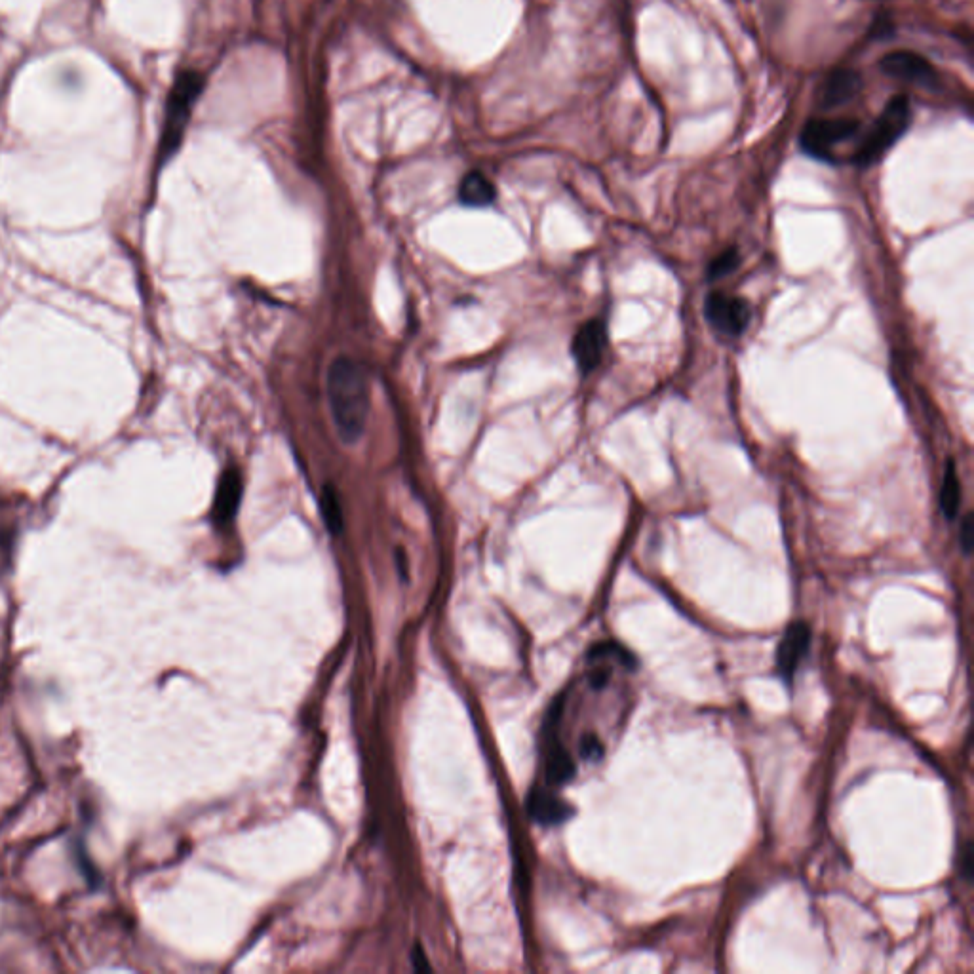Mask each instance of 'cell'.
<instances>
[{"mask_svg":"<svg viewBox=\"0 0 974 974\" xmlns=\"http://www.w3.org/2000/svg\"><path fill=\"white\" fill-rule=\"evenodd\" d=\"M328 400L333 423L341 440L356 442L368 425L370 417V377L366 368L349 356L333 360L328 377Z\"/></svg>","mask_w":974,"mask_h":974,"instance_id":"1","label":"cell"},{"mask_svg":"<svg viewBox=\"0 0 974 974\" xmlns=\"http://www.w3.org/2000/svg\"><path fill=\"white\" fill-rule=\"evenodd\" d=\"M912 122V105L908 96H895L891 99L868 132L858 139L853 162L860 168H870L881 160L885 153L906 134Z\"/></svg>","mask_w":974,"mask_h":974,"instance_id":"2","label":"cell"},{"mask_svg":"<svg viewBox=\"0 0 974 974\" xmlns=\"http://www.w3.org/2000/svg\"><path fill=\"white\" fill-rule=\"evenodd\" d=\"M202 88H204V77L200 73L183 71L177 75L168 96L166 118L160 134V149H158L160 160H168L179 149L185 128L193 115L196 99L202 94Z\"/></svg>","mask_w":974,"mask_h":974,"instance_id":"3","label":"cell"},{"mask_svg":"<svg viewBox=\"0 0 974 974\" xmlns=\"http://www.w3.org/2000/svg\"><path fill=\"white\" fill-rule=\"evenodd\" d=\"M860 134L862 124L858 118H813L803 126L799 145L805 155L824 162H838L839 147Z\"/></svg>","mask_w":974,"mask_h":974,"instance_id":"4","label":"cell"},{"mask_svg":"<svg viewBox=\"0 0 974 974\" xmlns=\"http://www.w3.org/2000/svg\"><path fill=\"white\" fill-rule=\"evenodd\" d=\"M704 312L708 322L727 337L742 335L752 320L750 305L741 297L727 293H710L704 303Z\"/></svg>","mask_w":974,"mask_h":974,"instance_id":"5","label":"cell"},{"mask_svg":"<svg viewBox=\"0 0 974 974\" xmlns=\"http://www.w3.org/2000/svg\"><path fill=\"white\" fill-rule=\"evenodd\" d=\"M879 69L887 77L897 78V80L908 82V84L925 86V88L936 86L940 80L935 65L929 59L919 56L916 52H910V50H897V52L885 54L883 58L879 59Z\"/></svg>","mask_w":974,"mask_h":974,"instance_id":"6","label":"cell"},{"mask_svg":"<svg viewBox=\"0 0 974 974\" xmlns=\"http://www.w3.org/2000/svg\"><path fill=\"white\" fill-rule=\"evenodd\" d=\"M607 345V330L602 320H590L573 339V358L583 373L596 370L604 358Z\"/></svg>","mask_w":974,"mask_h":974,"instance_id":"7","label":"cell"},{"mask_svg":"<svg viewBox=\"0 0 974 974\" xmlns=\"http://www.w3.org/2000/svg\"><path fill=\"white\" fill-rule=\"evenodd\" d=\"M809 645H811L809 624L801 623V621L790 624L786 634L780 640L779 649H777V668H779L780 676L786 682L790 683L794 680L799 663L803 661V657L809 651Z\"/></svg>","mask_w":974,"mask_h":974,"instance_id":"8","label":"cell"},{"mask_svg":"<svg viewBox=\"0 0 974 974\" xmlns=\"http://www.w3.org/2000/svg\"><path fill=\"white\" fill-rule=\"evenodd\" d=\"M242 493H244V480L240 470L236 467L227 468L221 474L215 489L212 518L217 526H227L229 522H233L242 503Z\"/></svg>","mask_w":974,"mask_h":974,"instance_id":"9","label":"cell"},{"mask_svg":"<svg viewBox=\"0 0 974 974\" xmlns=\"http://www.w3.org/2000/svg\"><path fill=\"white\" fill-rule=\"evenodd\" d=\"M862 88V78L855 69L841 67L832 71V75L822 86V107L834 109L843 103H849L858 96Z\"/></svg>","mask_w":974,"mask_h":974,"instance_id":"10","label":"cell"},{"mask_svg":"<svg viewBox=\"0 0 974 974\" xmlns=\"http://www.w3.org/2000/svg\"><path fill=\"white\" fill-rule=\"evenodd\" d=\"M459 200L470 208H484L495 200V187L480 172H470L459 185Z\"/></svg>","mask_w":974,"mask_h":974,"instance_id":"11","label":"cell"},{"mask_svg":"<svg viewBox=\"0 0 974 974\" xmlns=\"http://www.w3.org/2000/svg\"><path fill=\"white\" fill-rule=\"evenodd\" d=\"M531 815L541 824H558V822H564L571 815V811L564 801L543 794V792H537L531 798Z\"/></svg>","mask_w":974,"mask_h":974,"instance_id":"12","label":"cell"},{"mask_svg":"<svg viewBox=\"0 0 974 974\" xmlns=\"http://www.w3.org/2000/svg\"><path fill=\"white\" fill-rule=\"evenodd\" d=\"M961 505V482L955 470L954 461L948 463L942 486H940V510L948 520H954Z\"/></svg>","mask_w":974,"mask_h":974,"instance_id":"13","label":"cell"},{"mask_svg":"<svg viewBox=\"0 0 974 974\" xmlns=\"http://www.w3.org/2000/svg\"><path fill=\"white\" fill-rule=\"evenodd\" d=\"M320 512L324 518V524L332 531L333 535H339L343 529V510H341V499L335 487H322L320 495Z\"/></svg>","mask_w":974,"mask_h":974,"instance_id":"14","label":"cell"},{"mask_svg":"<svg viewBox=\"0 0 974 974\" xmlns=\"http://www.w3.org/2000/svg\"><path fill=\"white\" fill-rule=\"evenodd\" d=\"M573 775H575V763L571 760V756L562 748H556L548 761V777L554 784H564Z\"/></svg>","mask_w":974,"mask_h":974,"instance_id":"15","label":"cell"},{"mask_svg":"<svg viewBox=\"0 0 974 974\" xmlns=\"http://www.w3.org/2000/svg\"><path fill=\"white\" fill-rule=\"evenodd\" d=\"M739 259H741V257H739V252H737L735 248H733V250H727V252H725V254H721L720 257H716V259L710 263V271H708L710 278H712V280H718V278H721V276H725V274L735 271V269H737V265H739Z\"/></svg>","mask_w":974,"mask_h":974,"instance_id":"16","label":"cell"},{"mask_svg":"<svg viewBox=\"0 0 974 974\" xmlns=\"http://www.w3.org/2000/svg\"><path fill=\"white\" fill-rule=\"evenodd\" d=\"M581 756L588 761L600 760L604 756V744L596 735H586L581 741Z\"/></svg>","mask_w":974,"mask_h":974,"instance_id":"17","label":"cell"},{"mask_svg":"<svg viewBox=\"0 0 974 974\" xmlns=\"http://www.w3.org/2000/svg\"><path fill=\"white\" fill-rule=\"evenodd\" d=\"M959 541H961V546L965 550V554L971 552L973 548V514H967L963 524H961V535H959Z\"/></svg>","mask_w":974,"mask_h":974,"instance_id":"18","label":"cell"},{"mask_svg":"<svg viewBox=\"0 0 974 974\" xmlns=\"http://www.w3.org/2000/svg\"><path fill=\"white\" fill-rule=\"evenodd\" d=\"M411 961H413V967H415L417 971H430V965H429V961H427V955H425V952H423V948H421V946H417V948L413 950V955H411Z\"/></svg>","mask_w":974,"mask_h":974,"instance_id":"19","label":"cell"},{"mask_svg":"<svg viewBox=\"0 0 974 974\" xmlns=\"http://www.w3.org/2000/svg\"><path fill=\"white\" fill-rule=\"evenodd\" d=\"M609 682V672L607 670H596L592 676H590V687L600 691L604 689L605 685Z\"/></svg>","mask_w":974,"mask_h":974,"instance_id":"20","label":"cell"},{"mask_svg":"<svg viewBox=\"0 0 974 974\" xmlns=\"http://www.w3.org/2000/svg\"><path fill=\"white\" fill-rule=\"evenodd\" d=\"M872 31H874L876 35H879V37H883V35H887V31H893V25H891V21H889L887 16H879V18H877V25L872 27Z\"/></svg>","mask_w":974,"mask_h":974,"instance_id":"21","label":"cell"}]
</instances>
